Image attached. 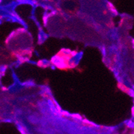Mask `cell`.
<instances>
[{"label": "cell", "mask_w": 134, "mask_h": 134, "mask_svg": "<svg viewBox=\"0 0 134 134\" xmlns=\"http://www.w3.org/2000/svg\"><path fill=\"white\" fill-rule=\"evenodd\" d=\"M52 62L53 64L55 65L58 68H62V69L66 68H68V67H69L68 62H66V61H65V59L63 58V56L59 54L54 56L52 58Z\"/></svg>", "instance_id": "cell-1"}, {"label": "cell", "mask_w": 134, "mask_h": 134, "mask_svg": "<svg viewBox=\"0 0 134 134\" xmlns=\"http://www.w3.org/2000/svg\"><path fill=\"white\" fill-rule=\"evenodd\" d=\"M108 6H109V9H110V10L111 11V12H113V13H115V14H116V13H117V11L115 10V9H114V6H113V5H112L111 3H108Z\"/></svg>", "instance_id": "cell-2"}, {"label": "cell", "mask_w": 134, "mask_h": 134, "mask_svg": "<svg viewBox=\"0 0 134 134\" xmlns=\"http://www.w3.org/2000/svg\"><path fill=\"white\" fill-rule=\"evenodd\" d=\"M71 116L73 117L74 118H75V119H78V120H81V117L80 116V115H77V114H73Z\"/></svg>", "instance_id": "cell-3"}, {"label": "cell", "mask_w": 134, "mask_h": 134, "mask_svg": "<svg viewBox=\"0 0 134 134\" xmlns=\"http://www.w3.org/2000/svg\"><path fill=\"white\" fill-rule=\"evenodd\" d=\"M1 2H2V0H0V3H1Z\"/></svg>", "instance_id": "cell-4"}]
</instances>
